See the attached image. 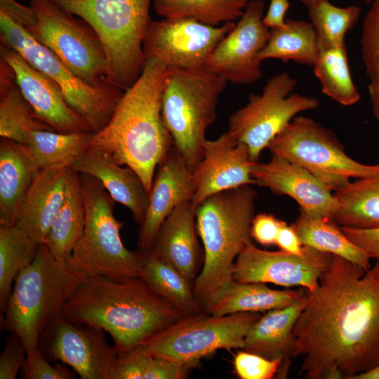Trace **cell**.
<instances>
[{
    "label": "cell",
    "mask_w": 379,
    "mask_h": 379,
    "mask_svg": "<svg viewBox=\"0 0 379 379\" xmlns=\"http://www.w3.org/2000/svg\"><path fill=\"white\" fill-rule=\"evenodd\" d=\"M308 379H354L379 364V260L366 270L332 255L293 331Z\"/></svg>",
    "instance_id": "6da1fadb"
},
{
    "label": "cell",
    "mask_w": 379,
    "mask_h": 379,
    "mask_svg": "<svg viewBox=\"0 0 379 379\" xmlns=\"http://www.w3.org/2000/svg\"><path fill=\"white\" fill-rule=\"evenodd\" d=\"M354 379H379V364L372 369L357 375Z\"/></svg>",
    "instance_id": "681fc988"
},
{
    "label": "cell",
    "mask_w": 379,
    "mask_h": 379,
    "mask_svg": "<svg viewBox=\"0 0 379 379\" xmlns=\"http://www.w3.org/2000/svg\"><path fill=\"white\" fill-rule=\"evenodd\" d=\"M194 192L192 170L173 145L155 172L148 207L139 231V250L146 252L152 248L166 218L178 205L192 201Z\"/></svg>",
    "instance_id": "44dd1931"
},
{
    "label": "cell",
    "mask_w": 379,
    "mask_h": 379,
    "mask_svg": "<svg viewBox=\"0 0 379 379\" xmlns=\"http://www.w3.org/2000/svg\"><path fill=\"white\" fill-rule=\"evenodd\" d=\"M39 244L16 225H0V308L4 312L18 274L34 260Z\"/></svg>",
    "instance_id": "836d02e7"
},
{
    "label": "cell",
    "mask_w": 379,
    "mask_h": 379,
    "mask_svg": "<svg viewBox=\"0 0 379 379\" xmlns=\"http://www.w3.org/2000/svg\"><path fill=\"white\" fill-rule=\"evenodd\" d=\"M344 234L360 247L370 259L379 260V227L358 229L340 226Z\"/></svg>",
    "instance_id": "ee69618b"
},
{
    "label": "cell",
    "mask_w": 379,
    "mask_h": 379,
    "mask_svg": "<svg viewBox=\"0 0 379 379\" xmlns=\"http://www.w3.org/2000/svg\"><path fill=\"white\" fill-rule=\"evenodd\" d=\"M71 169L68 164L41 169L23 201L15 225L39 244L62 205Z\"/></svg>",
    "instance_id": "603a6c76"
},
{
    "label": "cell",
    "mask_w": 379,
    "mask_h": 379,
    "mask_svg": "<svg viewBox=\"0 0 379 379\" xmlns=\"http://www.w3.org/2000/svg\"><path fill=\"white\" fill-rule=\"evenodd\" d=\"M85 221L80 173L72 168L64 201L44 242L55 260L67 262L84 233Z\"/></svg>",
    "instance_id": "83f0119b"
},
{
    "label": "cell",
    "mask_w": 379,
    "mask_h": 379,
    "mask_svg": "<svg viewBox=\"0 0 379 379\" xmlns=\"http://www.w3.org/2000/svg\"><path fill=\"white\" fill-rule=\"evenodd\" d=\"M0 39L1 44L18 52L58 85L68 104L86 120L93 133L107 124L124 91L113 83L98 87L86 84L3 13H0Z\"/></svg>",
    "instance_id": "8fae6325"
},
{
    "label": "cell",
    "mask_w": 379,
    "mask_h": 379,
    "mask_svg": "<svg viewBox=\"0 0 379 379\" xmlns=\"http://www.w3.org/2000/svg\"><path fill=\"white\" fill-rule=\"evenodd\" d=\"M61 316L105 331L120 354L139 347L187 315L154 291L142 277L95 276L76 287Z\"/></svg>",
    "instance_id": "7a4b0ae2"
},
{
    "label": "cell",
    "mask_w": 379,
    "mask_h": 379,
    "mask_svg": "<svg viewBox=\"0 0 379 379\" xmlns=\"http://www.w3.org/2000/svg\"><path fill=\"white\" fill-rule=\"evenodd\" d=\"M141 277L154 291L185 315L204 312L185 277L168 260L151 251L145 252Z\"/></svg>",
    "instance_id": "d6a6232c"
},
{
    "label": "cell",
    "mask_w": 379,
    "mask_h": 379,
    "mask_svg": "<svg viewBox=\"0 0 379 379\" xmlns=\"http://www.w3.org/2000/svg\"><path fill=\"white\" fill-rule=\"evenodd\" d=\"M0 13L5 14L25 29L32 26L36 21L34 10L15 0H0Z\"/></svg>",
    "instance_id": "f6af8a7d"
},
{
    "label": "cell",
    "mask_w": 379,
    "mask_h": 379,
    "mask_svg": "<svg viewBox=\"0 0 379 379\" xmlns=\"http://www.w3.org/2000/svg\"><path fill=\"white\" fill-rule=\"evenodd\" d=\"M264 8L263 0L249 1L238 22L214 48L204 69L234 84L250 85L261 79L258 56L270 34L262 23Z\"/></svg>",
    "instance_id": "e0dca14e"
},
{
    "label": "cell",
    "mask_w": 379,
    "mask_h": 379,
    "mask_svg": "<svg viewBox=\"0 0 379 379\" xmlns=\"http://www.w3.org/2000/svg\"><path fill=\"white\" fill-rule=\"evenodd\" d=\"M272 155L305 169L332 192L350 181L379 174V164L351 158L335 134L315 120L295 117L270 142Z\"/></svg>",
    "instance_id": "9c48e42d"
},
{
    "label": "cell",
    "mask_w": 379,
    "mask_h": 379,
    "mask_svg": "<svg viewBox=\"0 0 379 379\" xmlns=\"http://www.w3.org/2000/svg\"><path fill=\"white\" fill-rule=\"evenodd\" d=\"M235 24L211 26L188 18L151 20L142 43L145 59L158 58L168 68L203 69Z\"/></svg>",
    "instance_id": "5bb4252c"
},
{
    "label": "cell",
    "mask_w": 379,
    "mask_h": 379,
    "mask_svg": "<svg viewBox=\"0 0 379 379\" xmlns=\"http://www.w3.org/2000/svg\"><path fill=\"white\" fill-rule=\"evenodd\" d=\"M318 52L317 37L312 23L287 19L284 27L270 29L268 41L258 58L260 62L277 59L312 66Z\"/></svg>",
    "instance_id": "1f68e13d"
},
{
    "label": "cell",
    "mask_w": 379,
    "mask_h": 379,
    "mask_svg": "<svg viewBox=\"0 0 379 379\" xmlns=\"http://www.w3.org/2000/svg\"><path fill=\"white\" fill-rule=\"evenodd\" d=\"M284 221L270 213L254 215L251 225V237L263 246L274 245L279 230Z\"/></svg>",
    "instance_id": "7bdbcfd3"
},
{
    "label": "cell",
    "mask_w": 379,
    "mask_h": 379,
    "mask_svg": "<svg viewBox=\"0 0 379 379\" xmlns=\"http://www.w3.org/2000/svg\"><path fill=\"white\" fill-rule=\"evenodd\" d=\"M253 162L248 147L237 142L228 133L206 140L203 157L192 171L196 206L215 193L246 185H255L251 175Z\"/></svg>",
    "instance_id": "ffe728a7"
},
{
    "label": "cell",
    "mask_w": 379,
    "mask_h": 379,
    "mask_svg": "<svg viewBox=\"0 0 379 379\" xmlns=\"http://www.w3.org/2000/svg\"><path fill=\"white\" fill-rule=\"evenodd\" d=\"M27 350L20 337L11 333L0 355V379H15L26 358Z\"/></svg>",
    "instance_id": "b9f144b4"
},
{
    "label": "cell",
    "mask_w": 379,
    "mask_h": 379,
    "mask_svg": "<svg viewBox=\"0 0 379 379\" xmlns=\"http://www.w3.org/2000/svg\"><path fill=\"white\" fill-rule=\"evenodd\" d=\"M85 278L54 258L40 244L32 262L17 276L3 312V328L18 335L27 351L39 347L46 327Z\"/></svg>",
    "instance_id": "5b68a950"
},
{
    "label": "cell",
    "mask_w": 379,
    "mask_h": 379,
    "mask_svg": "<svg viewBox=\"0 0 379 379\" xmlns=\"http://www.w3.org/2000/svg\"><path fill=\"white\" fill-rule=\"evenodd\" d=\"M302 244L343 258L364 270L371 265L365 252L352 242L333 220L313 218L300 211L292 224Z\"/></svg>",
    "instance_id": "4dcf8cb0"
},
{
    "label": "cell",
    "mask_w": 379,
    "mask_h": 379,
    "mask_svg": "<svg viewBox=\"0 0 379 379\" xmlns=\"http://www.w3.org/2000/svg\"><path fill=\"white\" fill-rule=\"evenodd\" d=\"M307 300L308 292L286 307L267 311L249 330L243 350L269 359H283L284 366L291 354L295 324Z\"/></svg>",
    "instance_id": "484cf974"
},
{
    "label": "cell",
    "mask_w": 379,
    "mask_h": 379,
    "mask_svg": "<svg viewBox=\"0 0 379 379\" xmlns=\"http://www.w3.org/2000/svg\"><path fill=\"white\" fill-rule=\"evenodd\" d=\"M79 173L98 179L115 202L124 205L134 220L141 225L149 204V194L139 175L130 167H122L111 155L89 147L72 164Z\"/></svg>",
    "instance_id": "cb8c5ba5"
},
{
    "label": "cell",
    "mask_w": 379,
    "mask_h": 379,
    "mask_svg": "<svg viewBox=\"0 0 379 379\" xmlns=\"http://www.w3.org/2000/svg\"><path fill=\"white\" fill-rule=\"evenodd\" d=\"M368 91L371 102L373 113L379 126V79L371 81L368 86Z\"/></svg>",
    "instance_id": "c3c4849f"
},
{
    "label": "cell",
    "mask_w": 379,
    "mask_h": 379,
    "mask_svg": "<svg viewBox=\"0 0 379 379\" xmlns=\"http://www.w3.org/2000/svg\"><path fill=\"white\" fill-rule=\"evenodd\" d=\"M362 1L366 4H368V3H371L373 0H362Z\"/></svg>",
    "instance_id": "f907efd6"
},
{
    "label": "cell",
    "mask_w": 379,
    "mask_h": 379,
    "mask_svg": "<svg viewBox=\"0 0 379 379\" xmlns=\"http://www.w3.org/2000/svg\"><path fill=\"white\" fill-rule=\"evenodd\" d=\"M249 0H153L154 12L162 18H192L219 26L242 15Z\"/></svg>",
    "instance_id": "d590c367"
},
{
    "label": "cell",
    "mask_w": 379,
    "mask_h": 379,
    "mask_svg": "<svg viewBox=\"0 0 379 379\" xmlns=\"http://www.w3.org/2000/svg\"><path fill=\"white\" fill-rule=\"evenodd\" d=\"M296 84L286 72L275 74L261 93L249 95L246 105L230 117L227 131L248 147L252 161H258L261 152L295 117L319 106L315 98L292 93Z\"/></svg>",
    "instance_id": "4fadbf2b"
},
{
    "label": "cell",
    "mask_w": 379,
    "mask_h": 379,
    "mask_svg": "<svg viewBox=\"0 0 379 379\" xmlns=\"http://www.w3.org/2000/svg\"><path fill=\"white\" fill-rule=\"evenodd\" d=\"M256 197L251 185H246L212 194L196 206L204 262L192 291L206 313L232 281L236 258L251 243Z\"/></svg>",
    "instance_id": "277c9868"
},
{
    "label": "cell",
    "mask_w": 379,
    "mask_h": 379,
    "mask_svg": "<svg viewBox=\"0 0 379 379\" xmlns=\"http://www.w3.org/2000/svg\"><path fill=\"white\" fill-rule=\"evenodd\" d=\"M275 245L280 250L295 255H302L305 252V246L302 244L294 227L292 225H288L285 221L279 230Z\"/></svg>",
    "instance_id": "bcb514c9"
},
{
    "label": "cell",
    "mask_w": 379,
    "mask_h": 379,
    "mask_svg": "<svg viewBox=\"0 0 379 379\" xmlns=\"http://www.w3.org/2000/svg\"><path fill=\"white\" fill-rule=\"evenodd\" d=\"M251 175L255 185L295 200L309 217L333 220L338 203L332 191L310 172L288 160L272 155L267 163L255 162Z\"/></svg>",
    "instance_id": "ac0fdd59"
},
{
    "label": "cell",
    "mask_w": 379,
    "mask_h": 379,
    "mask_svg": "<svg viewBox=\"0 0 379 379\" xmlns=\"http://www.w3.org/2000/svg\"><path fill=\"white\" fill-rule=\"evenodd\" d=\"M91 132L63 133L51 131H31L26 145L41 169L73 162L90 147Z\"/></svg>",
    "instance_id": "8d00e7d4"
},
{
    "label": "cell",
    "mask_w": 379,
    "mask_h": 379,
    "mask_svg": "<svg viewBox=\"0 0 379 379\" xmlns=\"http://www.w3.org/2000/svg\"><path fill=\"white\" fill-rule=\"evenodd\" d=\"M301 3L308 10L319 50L344 45L346 34L354 27L361 13L359 6L338 7L328 0H308Z\"/></svg>",
    "instance_id": "74e56055"
},
{
    "label": "cell",
    "mask_w": 379,
    "mask_h": 379,
    "mask_svg": "<svg viewBox=\"0 0 379 379\" xmlns=\"http://www.w3.org/2000/svg\"><path fill=\"white\" fill-rule=\"evenodd\" d=\"M312 67L324 95L344 106L359 101L361 96L351 76L345 44L319 49Z\"/></svg>",
    "instance_id": "e575fe53"
},
{
    "label": "cell",
    "mask_w": 379,
    "mask_h": 379,
    "mask_svg": "<svg viewBox=\"0 0 379 379\" xmlns=\"http://www.w3.org/2000/svg\"><path fill=\"white\" fill-rule=\"evenodd\" d=\"M52 1L94 29L106 53L109 80L124 91L130 88L145 63L142 43L153 0Z\"/></svg>",
    "instance_id": "8992f818"
},
{
    "label": "cell",
    "mask_w": 379,
    "mask_h": 379,
    "mask_svg": "<svg viewBox=\"0 0 379 379\" xmlns=\"http://www.w3.org/2000/svg\"><path fill=\"white\" fill-rule=\"evenodd\" d=\"M289 6V0H270L268 10L262 18L264 25L270 29L284 27Z\"/></svg>",
    "instance_id": "7dc6e473"
},
{
    "label": "cell",
    "mask_w": 379,
    "mask_h": 379,
    "mask_svg": "<svg viewBox=\"0 0 379 379\" xmlns=\"http://www.w3.org/2000/svg\"><path fill=\"white\" fill-rule=\"evenodd\" d=\"M85 206L84 233L65 264L84 278L105 276L124 279L141 277L145 252L124 245V222L114 215L115 201L95 177L80 173Z\"/></svg>",
    "instance_id": "52a82bcc"
},
{
    "label": "cell",
    "mask_w": 379,
    "mask_h": 379,
    "mask_svg": "<svg viewBox=\"0 0 379 379\" xmlns=\"http://www.w3.org/2000/svg\"><path fill=\"white\" fill-rule=\"evenodd\" d=\"M338 209L334 221L358 229L379 227V174L348 182L334 192Z\"/></svg>",
    "instance_id": "f546056e"
},
{
    "label": "cell",
    "mask_w": 379,
    "mask_h": 379,
    "mask_svg": "<svg viewBox=\"0 0 379 379\" xmlns=\"http://www.w3.org/2000/svg\"><path fill=\"white\" fill-rule=\"evenodd\" d=\"M41 168L27 145L0 140V225H15Z\"/></svg>",
    "instance_id": "d4e9b609"
},
{
    "label": "cell",
    "mask_w": 379,
    "mask_h": 379,
    "mask_svg": "<svg viewBox=\"0 0 379 379\" xmlns=\"http://www.w3.org/2000/svg\"><path fill=\"white\" fill-rule=\"evenodd\" d=\"M39 347L27 351L26 358L20 370V376L25 379H74L75 372L65 364L55 362L51 365Z\"/></svg>",
    "instance_id": "ab89813d"
},
{
    "label": "cell",
    "mask_w": 379,
    "mask_h": 379,
    "mask_svg": "<svg viewBox=\"0 0 379 379\" xmlns=\"http://www.w3.org/2000/svg\"><path fill=\"white\" fill-rule=\"evenodd\" d=\"M167 68L158 58L147 59L140 76L124 91L107 124L93 133L90 142V147L132 168L149 195L157 168L173 145L161 112Z\"/></svg>",
    "instance_id": "3957f363"
},
{
    "label": "cell",
    "mask_w": 379,
    "mask_h": 379,
    "mask_svg": "<svg viewBox=\"0 0 379 379\" xmlns=\"http://www.w3.org/2000/svg\"><path fill=\"white\" fill-rule=\"evenodd\" d=\"M305 1H308V0H300L301 2Z\"/></svg>",
    "instance_id": "816d5d0a"
},
{
    "label": "cell",
    "mask_w": 379,
    "mask_h": 379,
    "mask_svg": "<svg viewBox=\"0 0 379 379\" xmlns=\"http://www.w3.org/2000/svg\"><path fill=\"white\" fill-rule=\"evenodd\" d=\"M36 21L25 29L51 51L77 77L92 86L112 84L102 41L81 18L52 0H30Z\"/></svg>",
    "instance_id": "7c38bea8"
},
{
    "label": "cell",
    "mask_w": 379,
    "mask_h": 379,
    "mask_svg": "<svg viewBox=\"0 0 379 379\" xmlns=\"http://www.w3.org/2000/svg\"><path fill=\"white\" fill-rule=\"evenodd\" d=\"M198 236L196 206L192 201H187L178 205L166 218L149 250L171 263L192 287L201 260L204 262Z\"/></svg>",
    "instance_id": "7402d4cb"
},
{
    "label": "cell",
    "mask_w": 379,
    "mask_h": 379,
    "mask_svg": "<svg viewBox=\"0 0 379 379\" xmlns=\"http://www.w3.org/2000/svg\"><path fill=\"white\" fill-rule=\"evenodd\" d=\"M302 289L274 290L264 283H241L232 280L220 293L209 314L224 316L284 307L303 296L306 293Z\"/></svg>",
    "instance_id": "f1b7e54d"
},
{
    "label": "cell",
    "mask_w": 379,
    "mask_h": 379,
    "mask_svg": "<svg viewBox=\"0 0 379 379\" xmlns=\"http://www.w3.org/2000/svg\"><path fill=\"white\" fill-rule=\"evenodd\" d=\"M105 333L60 315L46 327L39 346L48 361L70 366L81 379H109L118 353Z\"/></svg>",
    "instance_id": "9a60e30c"
},
{
    "label": "cell",
    "mask_w": 379,
    "mask_h": 379,
    "mask_svg": "<svg viewBox=\"0 0 379 379\" xmlns=\"http://www.w3.org/2000/svg\"><path fill=\"white\" fill-rule=\"evenodd\" d=\"M332 255L307 246H305L302 255L282 250L269 251L258 248L251 242L236 258L232 280L241 283H270L284 287L298 286L312 293L318 286Z\"/></svg>",
    "instance_id": "2e32d148"
},
{
    "label": "cell",
    "mask_w": 379,
    "mask_h": 379,
    "mask_svg": "<svg viewBox=\"0 0 379 379\" xmlns=\"http://www.w3.org/2000/svg\"><path fill=\"white\" fill-rule=\"evenodd\" d=\"M0 56L14 70L22 95L43 121L58 133H92L86 120L70 107L55 81L1 43Z\"/></svg>",
    "instance_id": "d6986e66"
},
{
    "label": "cell",
    "mask_w": 379,
    "mask_h": 379,
    "mask_svg": "<svg viewBox=\"0 0 379 379\" xmlns=\"http://www.w3.org/2000/svg\"><path fill=\"white\" fill-rule=\"evenodd\" d=\"M258 312L213 316L205 312L187 315L138 347L152 356L167 359L191 369L220 349H244L245 338Z\"/></svg>",
    "instance_id": "30bf717a"
},
{
    "label": "cell",
    "mask_w": 379,
    "mask_h": 379,
    "mask_svg": "<svg viewBox=\"0 0 379 379\" xmlns=\"http://www.w3.org/2000/svg\"><path fill=\"white\" fill-rule=\"evenodd\" d=\"M284 359H269L260 355L239 351L234 359L236 373L241 379H272L280 371Z\"/></svg>",
    "instance_id": "60d3db41"
},
{
    "label": "cell",
    "mask_w": 379,
    "mask_h": 379,
    "mask_svg": "<svg viewBox=\"0 0 379 379\" xmlns=\"http://www.w3.org/2000/svg\"><path fill=\"white\" fill-rule=\"evenodd\" d=\"M362 27V60L371 81L379 79V0H373Z\"/></svg>",
    "instance_id": "f35d334b"
},
{
    "label": "cell",
    "mask_w": 379,
    "mask_h": 379,
    "mask_svg": "<svg viewBox=\"0 0 379 379\" xmlns=\"http://www.w3.org/2000/svg\"><path fill=\"white\" fill-rule=\"evenodd\" d=\"M227 81L206 70L167 68L162 117L173 142L193 171L203 157L206 132L214 121Z\"/></svg>",
    "instance_id": "ba28073f"
},
{
    "label": "cell",
    "mask_w": 379,
    "mask_h": 379,
    "mask_svg": "<svg viewBox=\"0 0 379 379\" xmlns=\"http://www.w3.org/2000/svg\"><path fill=\"white\" fill-rule=\"evenodd\" d=\"M55 131L22 95L11 65L0 59V136L25 145L31 131Z\"/></svg>",
    "instance_id": "4316f807"
}]
</instances>
